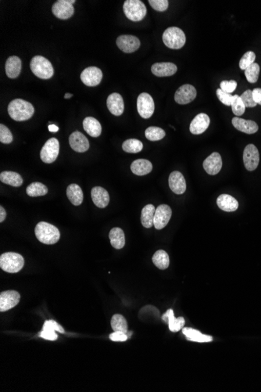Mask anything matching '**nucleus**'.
Here are the masks:
<instances>
[{"mask_svg":"<svg viewBox=\"0 0 261 392\" xmlns=\"http://www.w3.org/2000/svg\"><path fill=\"white\" fill-rule=\"evenodd\" d=\"M35 113L33 105L31 103L16 99L9 103L8 114L11 119L17 122H24L33 116Z\"/></svg>","mask_w":261,"mask_h":392,"instance_id":"obj_1","label":"nucleus"},{"mask_svg":"<svg viewBox=\"0 0 261 392\" xmlns=\"http://www.w3.org/2000/svg\"><path fill=\"white\" fill-rule=\"evenodd\" d=\"M36 237L40 242L44 245H55L60 238V233L55 226L40 222L38 223L35 229Z\"/></svg>","mask_w":261,"mask_h":392,"instance_id":"obj_2","label":"nucleus"},{"mask_svg":"<svg viewBox=\"0 0 261 392\" xmlns=\"http://www.w3.org/2000/svg\"><path fill=\"white\" fill-rule=\"evenodd\" d=\"M24 266V259L21 254L6 252L0 256V268L9 273L20 272Z\"/></svg>","mask_w":261,"mask_h":392,"instance_id":"obj_3","label":"nucleus"},{"mask_svg":"<svg viewBox=\"0 0 261 392\" xmlns=\"http://www.w3.org/2000/svg\"><path fill=\"white\" fill-rule=\"evenodd\" d=\"M30 67L34 75L41 79H51L54 74L52 63L49 60L41 56L34 57L30 63Z\"/></svg>","mask_w":261,"mask_h":392,"instance_id":"obj_4","label":"nucleus"},{"mask_svg":"<svg viewBox=\"0 0 261 392\" xmlns=\"http://www.w3.org/2000/svg\"><path fill=\"white\" fill-rule=\"evenodd\" d=\"M163 41L170 49H179L185 45L186 37L182 30L177 27H171L163 32Z\"/></svg>","mask_w":261,"mask_h":392,"instance_id":"obj_5","label":"nucleus"},{"mask_svg":"<svg viewBox=\"0 0 261 392\" xmlns=\"http://www.w3.org/2000/svg\"><path fill=\"white\" fill-rule=\"evenodd\" d=\"M123 10L125 16L134 22L143 20L147 13L145 4L140 0H126L124 2Z\"/></svg>","mask_w":261,"mask_h":392,"instance_id":"obj_6","label":"nucleus"},{"mask_svg":"<svg viewBox=\"0 0 261 392\" xmlns=\"http://www.w3.org/2000/svg\"><path fill=\"white\" fill-rule=\"evenodd\" d=\"M59 152V141L56 138L49 139L41 148L40 157L44 163L51 164L57 160Z\"/></svg>","mask_w":261,"mask_h":392,"instance_id":"obj_7","label":"nucleus"},{"mask_svg":"<svg viewBox=\"0 0 261 392\" xmlns=\"http://www.w3.org/2000/svg\"><path fill=\"white\" fill-rule=\"evenodd\" d=\"M137 109L138 112L142 119L151 118L155 110V103L153 97L149 93H141L138 97Z\"/></svg>","mask_w":261,"mask_h":392,"instance_id":"obj_8","label":"nucleus"},{"mask_svg":"<svg viewBox=\"0 0 261 392\" xmlns=\"http://www.w3.org/2000/svg\"><path fill=\"white\" fill-rule=\"evenodd\" d=\"M75 2V0H58L52 7L53 14L61 20L69 19L75 13V9L73 6Z\"/></svg>","mask_w":261,"mask_h":392,"instance_id":"obj_9","label":"nucleus"},{"mask_svg":"<svg viewBox=\"0 0 261 392\" xmlns=\"http://www.w3.org/2000/svg\"><path fill=\"white\" fill-rule=\"evenodd\" d=\"M243 162L245 168L249 172H253L258 167L260 154L255 145L249 144L245 146L243 152Z\"/></svg>","mask_w":261,"mask_h":392,"instance_id":"obj_10","label":"nucleus"},{"mask_svg":"<svg viewBox=\"0 0 261 392\" xmlns=\"http://www.w3.org/2000/svg\"><path fill=\"white\" fill-rule=\"evenodd\" d=\"M102 79V71L97 67H87L80 74V80L87 86H97L101 83Z\"/></svg>","mask_w":261,"mask_h":392,"instance_id":"obj_11","label":"nucleus"},{"mask_svg":"<svg viewBox=\"0 0 261 392\" xmlns=\"http://www.w3.org/2000/svg\"><path fill=\"white\" fill-rule=\"evenodd\" d=\"M118 48L126 53L136 52L140 47V40L136 36L131 35H123L119 36L116 40Z\"/></svg>","mask_w":261,"mask_h":392,"instance_id":"obj_12","label":"nucleus"},{"mask_svg":"<svg viewBox=\"0 0 261 392\" xmlns=\"http://www.w3.org/2000/svg\"><path fill=\"white\" fill-rule=\"evenodd\" d=\"M172 215L171 207L167 205H161L156 209L153 226L157 229H162L168 224Z\"/></svg>","mask_w":261,"mask_h":392,"instance_id":"obj_13","label":"nucleus"},{"mask_svg":"<svg viewBox=\"0 0 261 392\" xmlns=\"http://www.w3.org/2000/svg\"><path fill=\"white\" fill-rule=\"evenodd\" d=\"M197 89L189 84L181 85L175 94V101L179 104H188L197 97Z\"/></svg>","mask_w":261,"mask_h":392,"instance_id":"obj_14","label":"nucleus"},{"mask_svg":"<svg viewBox=\"0 0 261 392\" xmlns=\"http://www.w3.org/2000/svg\"><path fill=\"white\" fill-rule=\"evenodd\" d=\"M20 295L15 290H6L0 294V311H6L18 306Z\"/></svg>","mask_w":261,"mask_h":392,"instance_id":"obj_15","label":"nucleus"},{"mask_svg":"<svg viewBox=\"0 0 261 392\" xmlns=\"http://www.w3.org/2000/svg\"><path fill=\"white\" fill-rule=\"evenodd\" d=\"M69 144L73 150L78 153H84L89 149V142L86 136L79 131L71 133L69 137Z\"/></svg>","mask_w":261,"mask_h":392,"instance_id":"obj_16","label":"nucleus"},{"mask_svg":"<svg viewBox=\"0 0 261 392\" xmlns=\"http://www.w3.org/2000/svg\"><path fill=\"white\" fill-rule=\"evenodd\" d=\"M222 167L221 156L218 152H214L206 158L203 162V168L206 173L215 176L220 172Z\"/></svg>","mask_w":261,"mask_h":392,"instance_id":"obj_17","label":"nucleus"},{"mask_svg":"<svg viewBox=\"0 0 261 392\" xmlns=\"http://www.w3.org/2000/svg\"><path fill=\"white\" fill-rule=\"evenodd\" d=\"M210 119L208 115L204 113L199 114L195 117L190 124V132L193 135H201L208 128Z\"/></svg>","mask_w":261,"mask_h":392,"instance_id":"obj_18","label":"nucleus"},{"mask_svg":"<svg viewBox=\"0 0 261 392\" xmlns=\"http://www.w3.org/2000/svg\"><path fill=\"white\" fill-rule=\"evenodd\" d=\"M169 186L175 194L181 195L186 190V182L182 174L178 171L172 172L169 176Z\"/></svg>","mask_w":261,"mask_h":392,"instance_id":"obj_19","label":"nucleus"},{"mask_svg":"<svg viewBox=\"0 0 261 392\" xmlns=\"http://www.w3.org/2000/svg\"><path fill=\"white\" fill-rule=\"evenodd\" d=\"M178 67L175 63L170 62L156 63L152 66L151 71L157 77H168L177 72Z\"/></svg>","mask_w":261,"mask_h":392,"instance_id":"obj_20","label":"nucleus"},{"mask_svg":"<svg viewBox=\"0 0 261 392\" xmlns=\"http://www.w3.org/2000/svg\"><path fill=\"white\" fill-rule=\"evenodd\" d=\"M106 105L110 112L115 116H120L124 113V100L119 93L110 94L106 101Z\"/></svg>","mask_w":261,"mask_h":392,"instance_id":"obj_21","label":"nucleus"},{"mask_svg":"<svg viewBox=\"0 0 261 392\" xmlns=\"http://www.w3.org/2000/svg\"><path fill=\"white\" fill-rule=\"evenodd\" d=\"M232 123L233 126L237 130L244 132L245 134H254L259 129L258 124L253 121L245 120V119L235 117L232 119Z\"/></svg>","mask_w":261,"mask_h":392,"instance_id":"obj_22","label":"nucleus"},{"mask_svg":"<svg viewBox=\"0 0 261 392\" xmlns=\"http://www.w3.org/2000/svg\"><path fill=\"white\" fill-rule=\"evenodd\" d=\"M93 203L100 208H105L110 203V195L104 188L95 186L91 191Z\"/></svg>","mask_w":261,"mask_h":392,"instance_id":"obj_23","label":"nucleus"},{"mask_svg":"<svg viewBox=\"0 0 261 392\" xmlns=\"http://www.w3.org/2000/svg\"><path fill=\"white\" fill-rule=\"evenodd\" d=\"M22 63L20 58L16 56H11L7 59L5 65V71L8 78L16 79L21 71Z\"/></svg>","mask_w":261,"mask_h":392,"instance_id":"obj_24","label":"nucleus"},{"mask_svg":"<svg viewBox=\"0 0 261 392\" xmlns=\"http://www.w3.org/2000/svg\"><path fill=\"white\" fill-rule=\"evenodd\" d=\"M162 319L168 323L169 330L171 332H178L185 325V320L183 317L175 318L172 309L167 310L162 316Z\"/></svg>","mask_w":261,"mask_h":392,"instance_id":"obj_25","label":"nucleus"},{"mask_svg":"<svg viewBox=\"0 0 261 392\" xmlns=\"http://www.w3.org/2000/svg\"><path fill=\"white\" fill-rule=\"evenodd\" d=\"M217 204L222 211L228 212L236 211L239 207V202L237 200L228 194H221L219 196L217 199Z\"/></svg>","mask_w":261,"mask_h":392,"instance_id":"obj_26","label":"nucleus"},{"mask_svg":"<svg viewBox=\"0 0 261 392\" xmlns=\"http://www.w3.org/2000/svg\"><path fill=\"white\" fill-rule=\"evenodd\" d=\"M131 170L136 176H145L152 172L153 165L148 160L138 159L132 162Z\"/></svg>","mask_w":261,"mask_h":392,"instance_id":"obj_27","label":"nucleus"},{"mask_svg":"<svg viewBox=\"0 0 261 392\" xmlns=\"http://www.w3.org/2000/svg\"><path fill=\"white\" fill-rule=\"evenodd\" d=\"M83 128L84 131L92 136V137H99L102 132V127L98 120L93 117H87L83 121Z\"/></svg>","mask_w":261,"mask_h":392,"instance_id":"obj_28","label":"nucleus"},{"mask_svg":"<svg viewBox=\"0 0 261 392\" xmlns=\"http://www.w3.org/2000/svg\"><path fill=\"white\" fill-rule=\"evenodd\" d=\"M183 334L185 335L187 339L199 343H205V342H210L213 341V337L209 335L202 334L200 331L193 328L185 327L182 329Z\"/></svg>","mask_w":261,"mask_h":392,"instance_id":"obj_29","label":"nucleus"},{"mask_svg":"<svg viewBox=\"0 0 261 392\" xmlns=\"http://www.w3.org/2000/svg\"><path fill=\"white\" fill-rule=\"evenodd\" d=\"M67 195L69 201L75 206H79L82 204L83 195L82 189L77 184H73L69 185L67 188Z\"/></svg>","mask_w":261,"mask_h":392,"instance_id":"obj_30","label":"nucleus"},{"mask_svg":"<svg viewBox=\"0 0 261 392\" xmlns=\"http://www.w3.org/2000/svg\"><path fill=\"white\" fill-rule=\"evenodd\" d=\"M109 238H110V244L114 247V248L121 249L125 245V237H124V231L120 228H113L109 233Z\"/></svg>","mask_w":261,"mask_h":392,"instance_id":"obj_31","label":"nucleus"},{"mask_svg":"<svg viewBox=\"0 0 261 392\" xmlns=\"http://www.w3.org/2000/svg\"><path fill=\"white\" fill-rule=\"evenodd\" d=\"M0 180L3 184L12 186L15 187H19L23 184V178L21 177L20 174L14 172H9V171L1 172Z\"/></svg>","mask_w":261,"mask_h":392,"instance_id":"obj_32","label":"nucleus"},{"mask_svg":"<svg viewBox=\"0 0 261 392\" xmlns=\"http://www.w3.org/2000/svg\"><path fill=\"white\" fill-rule=\"evenodd\" d=\"M156 209L153 205H145L141 210V223L145 228H151L154 222Z\"/></svg>","mask_w":261,"mask_h":392,"instance_id":"obj_33","label":"nucleus"},{"mask_svg":"<svg viewBox=\"0 0 261 392\" xmlns=\"http://www.w3.org/2000/svg\"><path fill=\"white\" fill-rule=\"evenodd\" d=\"M152 260H153V264L161 270L167 269L170 265L169 255L163 250H157V252L153 254Z\"/></svg>","mask_w":261,"mask_h":392,"instance_id":"obj_34","label":"nucleus"},{"mask_svg":"<svg viewBox=\"0 0 261 392\" xmlns=\"http://www.w3.org/2000/svg\"><path fill=\"white\" fill-rule=\"evenodd\" d=\"M26 193L29 197H36L46 195L48 193V188L41 183H32L26 189Z\"/></svg>","mask_w":261,"mask_h":392,"instance_id":"obj_35","label":"nucleus"},{"mask_svg":"<svg viewBox=\"0 0 261 392\" xmlns=\"http://www.w3.org/2000/svg\"><path fill=\"white\" fill-rule=\"evenodd\" d=\"M122 149L126 153L130 154H136L140 153L143 149V144L140 140L136 139H129L127 140L122 144Z\"/></svg>","mask_w":261,"mask_h":392,"instance_id":"obj_36","label":"nucleus"},{"mask_svg":"<svg viewBox=\"0 0 261 392\" xmlns=\"http://www.w3.org/2000/svg\"><path fill=\"white\" fill-rule=\"evenodd\" d=\"M111 327L114 331H120L124 333H128V323L125 318L120 314L113 315L111 319Z\"/></svg>","mask_w":261,"mask_h":392,"instance_id":"obj_37","label":"nucleus"},{"mask_svg":"<svg viewBox=\"0 0 261 392\" xmlns=\"http://www.w3.org/2000/svg\"><path fill=\"white\" fill-rule=\"evenodd\" d=\"M145 137L150 141H158L164 138L165 131L159 127L151 126L146 128Z\"/></svg>","mask_w":261,"mask_h":392,"instance_id":"obj_38","label":"nucleus"},{"mask_svg":"<svg viewBox=\"0 0 261 392\" xmlns=\"http://www.w3.org/2000/svg\"><path fill=\"white\" fill-rule=\"evenodd\" d=\"M261 67L259 64L254 63L245 70V78L249 83H256L259 79Z\"/></svg>","mask_w":261,"mask_h":392,"instance_id":"obj_39","label":"nucleus"},{"mask_svg":"<svg viewBox=\"0 0 261 392\" xmlns=\"http://www.w3.org/2000/svg\"><path fill=\"white\" fill-rule=\"evenodd\" d=\"M256 54L252 51H248L242 56L240 62V69L245 71L246 68L255 63Z\"/></svg>","mask_w":261,"mask_h":392,"instance_id":"obj_40","label":"nucleus"},{"mask_svg":"<svg viewBox=\"0 0 261 392\" xmlns=\"http://www.w3.org/2000/svg\"><path fill=\"white\" fill-rule=\"evenodd\" d=\"M232 110L234 115L236 116H241L245 113V106L244 105L240 96L236 95V99L234 100L232 103Z\"/></svg>","mask_w":261,"mask_h":392,"instance_id":"obj_41","label":"nucleus"},{"mask_svg":"<svg viewBox=\"0 0 261 392\" xmlns=\"http://www.w3.org/2000/svg\"><path fill=\"white\" fill-rule=\"evenodd\" d=\"M217 96H218L219 101L226 106H232V102L236 99V95L232 96L231 93H225L221 89L217 90Z\"/></svg>","mask_w":261,"mask_h":392,"instance_id":"obj_42","label":"nucleus"},{"mask_svg":"<svg viewBox=\"0 0 261 392\" xmlns=\"http://www.w3.org/2000/svg\"><path fill=\"white\" fill-rule=\"evenodd\" d=\"M0 142L9 144L13 142V135L7 127L4 124H0Z\"/></svg>","mask_w":261,"mask_h":392,"instance_id":"obj_43","label":"nucleus"},{"mask_svg":"<svg viewBox=\"0 0 261 392\" xmlns=\"http://www.w3.org/2000/svg\"><path fill=\"white\" fill-rule=\"evenodd\" d=\"M240 98L241 99L245 107H255L257 105L255 101H253V90L248 89V90L245 91L240 96Z\"/></svg>","mask_w":261,"mask_h":392,"instance_id":"obj_44","label":"nucleus"},{"mask_svg":"<svg viewBox=\"0 0 261 392\" xmlns=\"http://www.w3.org/2000/svg\"><path fill=\"white\" fill-rule=\"evenodd\" d=\"M149 3L154 10L159 12H163L167 10L169 6L167 0H149Z\"/></svg>","mask_w":261,"mask_h":392,"instance_id":"obj_45","label":"nucleus"},{"mask_svg":"<svg viewBox=\"0 0 261 392\" xmlns=\"http://www.w3.org/2000/svg\"><path fill=\"white\" fill-rule=\"evenodd\" d=\"M221 89L224 91L225 93H232L236 90L237 87V83L235 80H230V81H222L220 84Z\"/></svg>","mask_w":261,"mask_h":392,"instance_id":"obj_46","label":"nucleus"},{"mask_svg":"<svg viewBox=\"0 0 261 392\" xmlns=\"http://www.w3.org/2000/svg\"><path fill=\"white\" fill-rule=\"evenodd\" d=\"M43 329H50L53 330L58 331V332L61 333H64V330H63V327L59 325V324H58L57 322L54 321V320H47V321H45V323H44Z\"/></svg>","mask_w":261,"mask_h":392,"instance_id":"obj_47","label":"nucleus"},{"mask_svg":"<svg viewBox=\"0 0 261 392\" xmlns=\"http://www.w3.org/2000/svg\"><path fill=\"white\" fill-rule=\"evenodd\" d=\"M40 336L44 339L49 340V341H56L58 337V335L56 333V331L50 329H42Z\"/></svg>","mask_w":261,"mask_h":392,"instance_id":"obj_48","label":"nucleus"},{"mask_svg":"<svg viewBox=\"0 0 261 392\" xmlns=\"http://www.w3.org/2000/svg\"><path fill=\"white\" fill-rule=\"evenodd\" d=\"M128 337L127 333H123L120 331H114V333L110 335V339L113 341H126Z\"/></svg>","mask_w":261,"mask_h":392,"instance_id":"obj_49","label":"nucleus"},{"mask_svg":"<svg viewBox=\"0 0 261 392\" xmlns=\"http://www.w3.org/2000/svg\"><path fill=\"white\" fill-rule=\"evenodd\" d=\"M253 101H255L257 104L261 105V88H256L253 90Z\"/></svg>","mask_w":261,"mask_h":392,"instance_id":"obj_50","label":"nucleus"},{"mask_svg":"<svg viewBox=\"0 0 261 392\" xmlns=\"http://www.w3.org/2000/svg\"><path fill=\"white\" fill-rule=\"evenodd\" d=\"M6 212L5 209L1 206L0 207V223H2L6 219Z\"/></svg>","mask_w":261,"mask_h":392,"instance_id":"obj_51","label":"nucleus"},{"mask_svg":"<svg viewBox=\"0 0 261 392\" xmlns=\"http://www.w3.org/2000/svg\"><path fill=\"white\" fill-rule=\"evenodd\" d=\"M49 130L52 132H55L59 130V128H58L57 126H56L55 124H49Z\"/></svg>","mask_w":261,"mask_h":392,"instance_id":"obj_52","label":"nucleus"},{"mask_svg":"<svg viewBox=\"0 0 261 392\" xmlns=\"http://www.w3.org/2000/svg\"><path fill=\"white\" fill-rule=\"evenodd\" d=\"M71 97H73V95L72 94H70V93H66V94H65L64 98L65 99H69V98H71Z\"/></svg>","mask_w":261,"mask_h":392,"instance_id":"obj_53","label":"nucleus"}]
</instances>
